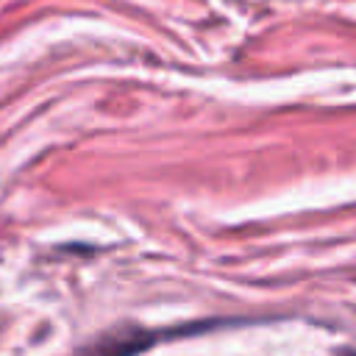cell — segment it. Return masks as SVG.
I'll list each match as a JSON object with an SVG mask.
<instances>
[{
    "label": "cell",
    "mask_w": 356,
    "mask_h": 356,
    "mask_svg": "<svg viewBox=\"0 0 356 356\" xmlns=\"http://www.w3.org/2000/svg\"><path fill=\"white\" fill-rule=\"evenodd\" d=\"M339 356H356V350H345V353H339Z\"/></svg>",
    "instance_id": "7a4b0ae2"
},
{
    "label": "cell",
    "mask_w": 356,
    "mask_h": 356,
    "mask_svg": "<svg viewBox=\"0 0 356 356\" xmlns=\"http://www.w3.org/2000/svg\"><path fill=\"white\" fill-rule=\"evenodd\" d=\"M161 337L164 334H156L139 325H120V328L100 334L89 345H83L75 356H136V353L150 350Z\"/></svg>",
    "instance_id": "6da1fadb"
}]
</instances>
